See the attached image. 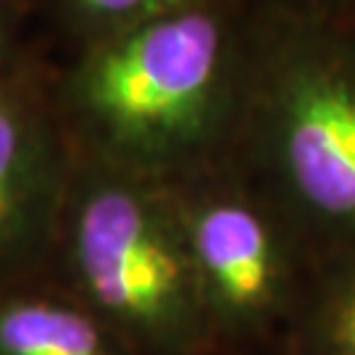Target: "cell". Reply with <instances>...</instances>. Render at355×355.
I'll return each mask as SVG.
<instances>
[{
	"mask_svg": "<svg viewBox=\"0 0 355 355\" xmlns=\"http://www.w3.org/2000/svg\"><path fill=\"white\" fill-rule=\"evenodd\" d=\"M229 26L211 6H187L140 26L92 64L85 95L119 142L168 150L195 137L218 103Z\"/></svg>",
	"mask_w": 355,
	"mask_h": 355,
	"instance_id": "6da1fadb",
	"label": "cell"
},
{
	"mask_svg": "<svg viewBox=\"0 0 355 355\" xmlns=\"http://www.w3.org/2000/svg\"><path fill=\"white\" fill-rule=\"evenodd\" d=\"M71 255L98 311L140 340H168L187 313L190 263L145 192L89 190L76 208Z\"/></svg>",
	"mask_w": 355,
	"mask_h": 355,
	"instance_id": "7a4b0ae2",
	"label": "cell"
},
{
	"mask_svg": "<svg viewBox=\"0 0 355 355\" xmlns=\"http://www.w3.org/2000/svg\"><path fill=\"white\" fill-rule=\"evenodd\" d=\"M287 69L274 111L282 164L305 203L355 214V45L311 48Z\"/></svg>",
	"mask_w": 355,
	"mask_h": 355,
	"instance_id": "3957f363",
	"label": "cell"
},
{
	"mask_svg": "<svg viewBox=\"0 0 355 355\" xmlns=\"http://www.w3.org/2000/svg\"><path fill=\"white\" fill-rule=\"evenodd\" d=\"M195 266L234 311L266 303L274 287V245L266 224L240 203L205 205L190 229Z\"/></svg>",
	"mask_w": 355,
	"mask_h": 355,
	"instance_id": "277c9868",
	"label": "cell"
},
{
	"mask_svg": "<svg viewBox=\"0 0 355 355\" xmlns=\"http://www.w3.org/2000/svg\"><path fill=\"white\" fill-rule=\"evenodd\" d=\"M0 355H114L103 327L79 308L51 300L0 305Z\"/></svg>",
	"mask_w": 355,
	"mask_h": 355,
	"instance_id": "5b68a950",
	"label": "cell"
},
{
	"mask_svg": "<svg viewBox=\"0 0 355 355\" xmlns=\"http://www.w3.org/2000/svg\"><path fill=\"white\" fill-rule=\"evenodd\" d=\"M40 211V187L24 124L0 103V255L26 240Z\"/></svg>",
	"mask_w": 355,
	"mask_h": 355,
	"instance_id": "8992f818",
	"label": "cell"
},
{
	"mask_svg": "<svg viewBox=\"0 0 355 355\" xmlns=\"http://www.w3.org/2000/svg\"><path fill=\"white\" fill-rule=\"evenodd\" d=\"M85 6L98 16L124 19V16L148 11H179V8H187V6H198V0H85Z\"/></svg>",
	"mask_w": 355,
	"mask_h": 355,
	"instance_id": "52a82bcc",
	"label": "cell"
},
{
	"mask_svg": "<svg viewBox=\"0 0 355 355\" xmlns=\"http://www.w3.org/2000/svg\"><path fill=\"white\" fill-rule=\"evenodd\" d=\"M318 3L331 8L337 16H340V13H353V8H355V0H318Z\"/></svg>",
	"mask_w": 355,
	"mask_h": 355,
	"instance_id": "ba28073f",
	"label": "cell"
},
{
	"mask_svg": "<svg viewBox=\"0 0 355 355\" xmlns=\"http://www.w3.org/2000/svg\"><path fill=\"white\" fill-rule=\"evenodd\" d=\"M347 340H350L355 347V308L350 311V316H347Z\"/></svg>",
	"mask_w": 355,
	"mask_h": 355,
	"instance_id": "9c48e42d",
	"label": "cell"
},
{
	"mask_svg": "<svg viewBox=\"0 0 355 355\" xmlns=\"http://www.w3.org/2000/svg\"><path fill=\"white\" fill-rule=\"evenodd\" d=\"M347 16H355V8H353V13H347Z\"/></svg>",
	"mask_w": 355,
	"mask_h": 355,
	"instance_id": "30bf717a",
	"label": "cell"
}]
</instances>
